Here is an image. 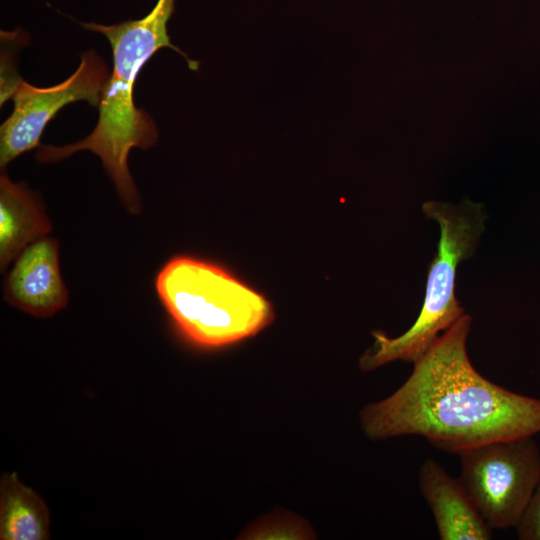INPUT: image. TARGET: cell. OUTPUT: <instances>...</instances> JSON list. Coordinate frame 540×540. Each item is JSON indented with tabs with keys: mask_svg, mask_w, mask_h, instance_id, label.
<instances>
[{
	"mask_svg": "<svg viewBox=\"0 0 540 540\" xmlns=\"http://www.w3.org/2000/svg\"><path fill=\"white\" fill-rule=\"evenodd\" d=\"M472 317L464 314L413 365L389 397L360 411L371 440L420 436L445 452L540 433V399L481 375L467 353Z\"/></svg>",
	"mask_w": 540,
	"mask_h": 540,
	"instance_id": "1",
	"label": "cell"
},
{
	"mask_svg": "<svg viewBox=\"0 0 540 540\" xmlns=\"http://www.w3.org/2000/svg\"><path fill=\"white\" fill-rule=\"evenodd\" d=\"M175 0H158L143 18L112 25L83 23L88 30L102 33L112 48L113 67L105 84L96 126L85 138L64 146H40L39 162H55L79 151L97 155L124 207L138 214L141 201L128 169L133 148L146 150L157 141V128L150 115L134 103V86L144 64L161 48L181 53L171 44L167 23Z\"/></svg>",
	"mask_w": 540,
	"mask_h": 540,
	"instance_id": "2",
	"label": "cell"
},
{
	"mask_svg": "<svg viewBox=\"0 0 540 540\" xmlns=\"http://www.w3.org/2000/svg\"><path fill=\"white\" fill-rule=\"evenodd\" d=\"M157 295L181 334L203 348L252 337L273 319L270 303L217 264L175 256L160 269Z\"/></svg>",
	"mask_w": 540,
	"mask_h": 540,
	"instance_id": "3",
	"label": "cell"
},
{
	"mask_svg": "<svg viewBox=\"0 0 540 540\" xmlns=\"http://www.w3.org/2000/svg\"><path fill=\"white\" fill-rule=\"evenodd\" d=\"M424 214L440 227L437 253L429 265L425 296L413 325L395 338L373 331V346L359 360L363 371L375 370L387 363H415L436 340L465 313L455 296L458 265L471 257L485 229L486 215L479 203L464 198L454 205L442 201H427Z\"/></svg>",
	"mask_w": 540,
	"mask_h": 540,
	"instance_id": "4",
	"label": "cell"
},
{
	"mask_svg": "<svg viewBox=\"0 0 540 540\" xmlns=\"http://www.w3.org/2000/svg\"><path fill=\"white\" fill-rule=\"evenodd\" d=\"M460 481L486 524L516 528L540 480L534 436L493 441L460 454Z\"/></svg>",
	"mask_w": 540,
	"mask_h": 540,
	"instance_id": "5",
	"label": "cell"
},
{
	"mask_svg": "<svg viewBox=\"0 0 540 540\" xmlns=\"http://www.w3.org/2000/svg\"><path fill=\"white\" fill-rule=\"evenodd\" d=\"M108 77L104 60L89 50L82 53L75 72L59 84L41 88L21 80L12 96L13 111L0 127L1 168L40 146L44 129L64 106L86 101L98 107Z\"/></svg>",
	"mask_w": 540,
	"mask_h": 540,
	"instance_id": "6",
	"label": "cell"
},
{
	"mask_svg": "<svg viewBox=\"0 0 540 540\" xmlns=\"http://www.w3.org/2000/svg\"><path fill=\"white\" fill-rule=\"evenodd\" d=\"M7 273L5 301L37 318H48L63 309L69 299L59 266V244L42 237L25 247Z\"/></svg>",
	"mask_w": 540,
	"mask_h": 540,
	"instance_id": "7",
	"label": "cell"
},
{
	"mask_svg": "<svg viewBox=\"0 0 540 540\" xmlns=\"http://www.w3.org/2000/svg\"><path fill=\"white\" fill-rule=\"evenodd\" d=\"M419 489L431 509L441 540H490L486 524L459 478L449 475L434 459L419 470Z\"/></svg>",
	"mask_w": 540,
	"mask_h": 540,
	"instance_id": "8",
	"label": "cell"
},
{
	"mask_svg": "<svg viewBox=\"0 0 540 540\" xmlns=\"http://www.w3.org/2000/svg\"><path fill=\"white\" fill-rule=\"evenodd\" d=\"M52 229L41 199L25 183L0 177V268L8 264L29 244Z\"/></svg>",
	"mask_w": 540,
	"mask_h": 540,
	"instance_id": "9",
	"label": "cell"
},
{
	"mask_svg": "<svg viewBox=\"0 0 540 540\" xmlns=\"http://www.w3.org/2000/svg\"><path fill=\"white\" fill-rule=\"evenodd\" d=\"M50 538L49 509L16 472L5 473L0 481V539L46 540Z\"/></svg>",
	"mask_w": 540,
	"mask_h": 540,
	"instance_id": "10",
	"label": "cell"
},
{
	"mask_svg": "<svg viewBox=\"0 0 540 540\" xmlns=\"http://www.w3.org/2000/svg\"><path fill=\"white\" fill-rule=\"evenodd\" d=\"M246 539H308L313 532L294 515H275L258 521L242 534Z\"/></svg>",
	"mask_w": 540,
	"mask_h": 540,
	"instance_id": "11",
	"label": "cell"
},
{
	"mask_svg": "<svg viewBox=\"0 0 540 540\" xmlns=\"http://www.w3.org/2000/svg\"><path fill=\"white\" fill-rule=\"evenodd\" d=\"M515 529L520 540H540V480Z\"/></svg>",
	"mask_w": 540,
	"mask_h": 540,
	"instance_id": "12",
	"label": "cell"
}]
</instances>
